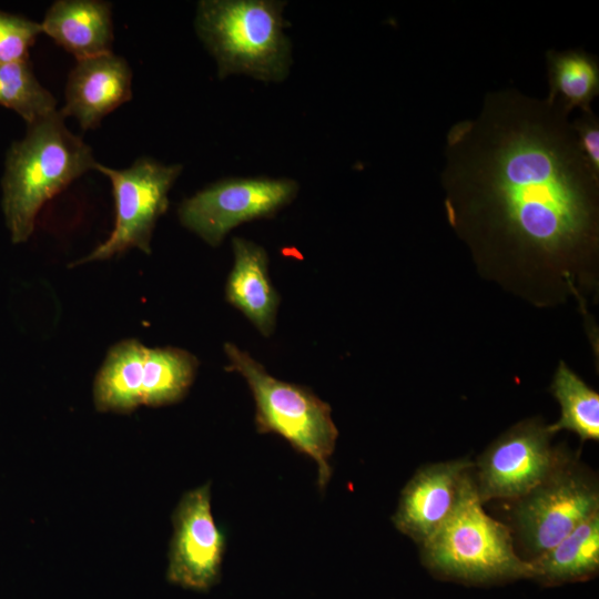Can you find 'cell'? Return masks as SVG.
I'll return each mask as SVG.
<instances>
[{"instance_id": "1", "label": "cell", "mask_w": 599, "mask_h": 599, "mask_svg": "<svg viewBox=\"0 0 599 599\" xmlns=\"http://www.w3.org/2000/svg\"><path fill=\"white\" fill-rule=\"evenodd\" d=\"M558 102L514 88L486 93L446 134L441 183L454 223L520 251L570 256L597 237V177Z\"/></svg>"}, {"instance_id": "2", "label": "cell", "mask_w": 599, "mask_h": 599, "mask_svg": "<svg viewBox=\"0 0 599 599\" xmlns=\"http://www.w3.org/2000/svg\"><path fill=\"white\" fill-rule=\"evenodd\" d=\"M27 126L24 138L7 153L1 183L2 210L14 244L31 236L37 215L50 199L98 163L59 111Z\"/></svg>"}, {"instance_id": "3", "label": "cell", "mask_w": 599, "mask_h": 599, "mask_svg": "<svg viewBox=\"0 0 599 599\" xmlns=\"http://www.w3.org/2000/svg\"><path fill=\"white\" fill-rule=\"evenodd\" d=\"M280 0H202L194 28L216 62L219 79L243 74L265 83L284 81L293 64L290 26Z\"/></svg>"}, {"instance_id": "4", "label": "cell", "mask_w": 599, "mask_h": 599, "mask_svg": "<svg viewBox=\"0 0 599 599\" xmlns=\"http://www.w3.org/2000/svg\"><path fill=\"white\" fill-rule=\"evenodd\" d=\"M483 505L473 470L448 518L420 546L425 567L437 577L468 585L534 579L536 570L516 552L509 527L490 517Z\"/></svg>"}, {"instance_id": "5", "label": "cell", "mask_w": 599, "mask_h": 599, "mask_svg": "<svg viewBox=\"0 0 599 599\" xmlns=\"http://www.w3.org/2000/svg\"><path fill=\"white\" fill-rule=\"evenodd\" d=\"M224 352L230 362L227 368L237 372L252 392L256 430L278 435L297 453L312 458L317 466V486L325 489L338 437L331 406L309 388L271 376L248 353L232 343L224 345Z\"/></svg>"}, {"instance_id": "6", "label": "cell", "mask_w": 599, "mask_h": 599, "mask_svg": "<svg viewBox=\"0 0 599 599\" xmlns=\"http://www.w3.org/2000/svg\"><path fill=\"white\" fill-rule=\"evenodd\" d=\"M94 170L111 183L115 223L109 237L74 265L106 260L133 247L150 254L155 224L167 210L169 192L183 165L141 156L126 169L116 170L98 162Z\"/></svg>"}, {"instance_id": "7", "label": "cell", "mask_w": 599, "mask_h": 599, "mask_svg": "<svg viewBox=\"0 0 599 599\" xmlns=\"http://www.w3.org/2000/svg\"><path fill=\"white\" fill-rule=\"evenodd\" d=\"M512 519L534 560L599 511L597 479L569 458L527 495L512 501Z\"/></svg>"}, {"instance_id": "8", "label": "cell", "mask_w": 599, "mask_h": 599, "mask_svg": "<svg viewBox=\"0 0 599 599\" xmlns=\"http://www.w3.org/2000/svg\"><path fill=\"white\" fill-rule=\"evenodd\" d=\"M298 191L297 181L288 177H226L185 199L179 220L209 245L217 246L242 223L273 217Z\"/></svg>"}, {"instance_id": "9", "label": "cell", "mask_w": 599, "mask_h": 599, "mask_svg": "<svg viewBox=\"0 0 599 599\" xmlns=\"http://www.w3.org/2000/svg\"><path fill=\"white\" fill-rule=\"evenodd\" d=\"M554 434L537 419L521 422L494 440L474 466L481 502L515 501L546 480L570 457L551 444Z\"/></svg>"}, {"instance_id": "10", "label": "cell", "mask_w": 599, "mask_h": 599, "mask_svg": "<svg viewBox=\"0 0 599 599\" xmlns=\"http://www.w3.org/2000/svg\"><path fill=\"white\" fill-rule=\"evenodd\" d=\"M210 483L189 490L173 516L166 580L195 591H207L221 577L225 537L211 510Z\"/></svg>"}, {"instance_id": "11", "label": "cell", "mask_w": 599, "mask_h": 599, "mask_svg": "<svg viewBox=\"0 0 599 599\" xmlns=\"http://www.w3.org/2000/svg\"><path fill=\"white\" fill-rule=\"evenodd\" d=\"M474 466V461L460 458L418 468L400 491L392 518L397 530L422 546L455 508L464 479Z\"/></svg>"}, {"instance_id": "12", "label": "cell", "mask_w": 599, "mask_h": 599, "mask_svg": "<svg viewBox=\"0 0 599 599\" xmlns=\"http://www.w3.org/2000/svg\"><path fill=\"white\" fill-rule=\"evenodd\" d=\"M64 99L61 115L75 118L83 131L94 130L132 99V70L113 52L78 60L69 72Z\"/></svg>"}, {"instance_id": "13", "label": "cell", "mask_w": 599, "mask_h": 599, "mask_svg": "<svg viewBox=\"0 0 599 599\" xmlns=\"http://www.w3.org/2000/svg\"><path fill=\"white\" fill-rule=\"evenodd\" d=\"M234 264L225 286L226 301L241 311L263 336L275 327L280 297L268 276V256L258 244L232 240Z\"/></svg>"}, {"instance_id": "14", "label": "cell", "mask_w": 599, "mask_h": 599, "mask_svg": "<svg viewBox=\"0 0 599 599\" xmlns=\"http://www.w3.org/2000/svg\"><path fill=\"white\" fill-rule=\"evenodd\" d=\"M42 33L77 61L112 52V6L102 0H57L42 20Z\"/></svg>"}, {"instance_id": "15", "label": "cell", "mask_w": 599, "mask_h": 599, "mask_svg": "<svg viewBox=\"0 0 599 599\" xmlns=\"http://www.w3.org/2000/svg\"><path fill=\"white\" fill-rule=\"evenodd\" d=\"M535 580L546 586L586 581L599 570V511L577 526L551 549L530 560Z\"/></svg>"}, {"instance_id": "16", "label": "cell", "mask_w": 599, "mask_h": 599, "mask_svg": "<svg viewBox=\"0 0 599 599\" xmlns=\"http://www.w3.org/2000/svg\"><path fill=\"white\" fill-rule=\"evenodd\" d=\"M145 352L135 339L122 341L109 351L93 384L98 410L128 414L142 405Z\"/></svg>"}, {"instance_id": "17", "label": "cell", "mask_w": 599, "mask_h": 599, "mask_svg": "<svg viewBox=\"0 0 599 599\" xmlns=\"http://www.w3.org/2000/svg\"><path fill=\"white\" fill-rule=\"evenodd\" d=\"M546 65L549 92L546 99L571 113L591 110L599 94V60L583 49L548 50Z\"/></svg>"}, {"instance_id": "18", "label": "cell", "mask_w": 599, "mask_h": 599, "mask_svg": "<svg viewBox=\"0 0 599 599\" xmlns=\"http://www.w3.org/2000/svg\"><path fill=\"white\" fill-rule=\"evenodd\" d=\"M197 365V359L184 349L146 347L142 405L159 407L181 400L194 380Z\"/></svg>"}, {"instance_id": "19", "label": "cell", "mask_w": 599, "mask_h": 599, "mask_svg": "<svg viewBox=\"0 0 599 599\" xmlns=\"http://www.w3.org/2000/svg\"><path fill=\"white\" fill-rule=\"evenodd\" d=\"M551 390L560 405V418L548 425L551 434L573 432L582 441L599 439V395L565 363H560Z\"/></svg>"}, {"instance_id": "20", "label": "cell", "mask_w": 599, "mask_h": 599, "mask_svg": "<svg viewBox=\"0 0 599 599\" xmlns=\"http://www.w3.org/2000/svg\"><path fill=\"white\" fill-rule=\"evenodd\" d=\"M0 105L17 112L27 125L58 111L54 97L38 81L30 60L0 64Z\"/></svg>"}, {"instance_id": "21", "label": "cell", "mask_w": 599, "mask_h": 599, "mask_svg": "<svg viewBox=\"0 0 599 599\" xmlns=\"http://www.w3.org/2000/svg\"><path fill=\"white\" fill-rule=\"evenodd\" d=\"M40 33V22L0 10V64L29 60V49Z\"/></svg>"}, {"instance_id": "22", "label": "cell", "mask_w": 599, "mask_h": 599, "mask_svg": "<svg viewBox=\"0 0 599 599\" xmlns=\"http://www.w3.org/2000/svg\"><path fill=\"white\" fill-rule=\"evenodd\" d=\"M578 145L592 173L599 177V118L593 110L581 111L571 122Z\"/></svg>"}]
</instances>
